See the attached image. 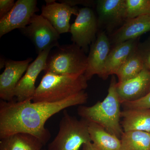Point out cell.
I'll return each instance as SVG.
<instances>
[{"label":"cell","mask_w":150,"mask_h":150,"mask_svg":"<svg viewBox=\"0 0 150 150\" xmlns=\"http://www.w3.org/2000/svg\"><path fill=\"white\" fill-rule=\"evenodd\" d=\"M98 27H103L112 33L128 19L126 0L96 1Z\"/></svg>","instance_id":"9c48e42d"},{"label":"cell","mask_w":150,"mask_h":150,"mask_svg":"<svg viewBox=\"0 0 150 150\" xmlns=\"http://www.w3.org/2000/svg\"><path fill=\"white\" fill-rule=\"evenodd\" d=\"M32 60V58H30L23 61H6L5 69L0 75V98L1 100H13L16 87Z\"/></svg>","instance_id":"8fae6325"},{"label":"cell","mask_w":150,"mask_h":150,"mask_svg":"<svg viewBox=\"0 0 150 150\" xmlns=\"http://www.w3.org/2000/svg\"><path fill=\"white\" fill-rule=\"evenodd\" d=\"M91 142L88 131V123L85 119L70 115L67 110L59 125V131L48 150H79L84 144Z\"/></svg>","instance_id":"5b68a950"},{"label":"cell","mask_w":150,"mask_h":150,"mask_svg":"<svg viewBox=\"0 0 150 150\" xmlns=\"http://www.w3.org/2000/svg\"><path fill=\"white\" fill-rule=\"evenodd\" d=\"M110 46L109 37L105 32H100L91 46L87 57V67L84 75L88 81L95 75L102 77L105 62L111 50Z\"/></svg>","instance_id":"4fadbf2b"},{"label":"cell","mask_w":150,"mask_h":150,"mask_svg":"<svg viewBox=\"0 0 150 150\" xmlns=\"http://www.w3.org/2000/svg\"><path fill=\"white\" fill-rule=\"evenodd\" d=\"M138 44L137 39L128 40L113 46L108 56L101 78L106 79L110 75L116 74L120 67L137 50Z\"/></svg>","instance_id":"2e32d148"},{"label":"cell","mask_w":150,"mask_h":150,"mask_svg":"<svg viewBox=\"0 0 150 150\" xmlns=\"http://www.w3.org/2000/svg\"><path fill=\"white\" fill-rule=\"evenodd\" d=\"M21 30L32 41L38 54L48 48L59 46L60 34L41 15L35 14L29 24Z\"/></svg>","instance_id":"8992f818"},{"label":"cell","mask_w":150,"mask_h":150,"mask_svg":"<svg viewBox=\"0 0 150 150\" xmlns=\"http://www.w3.org/2000/svg\"><path fill=\"white\" fill-rule=\"evenodd\" d=\"M137 51L142 57L145 67L150 71V37L138 44Z\"/></svg>","instance_id":"603a6c76"},{"label":"cell","mask_w":150,"mask_h":150,"mask_svg":"<svg viewBox=\"0 0 150 150\" xmlns=\"http://www.w3.org/2000/svg\"><path fill=\"white\" fill-rule=\"evenodd\" d=\"M42 150H45V149H43Z\"/></svg>","instance_id":"83f0119b"},{"label":"cell","mask_w":150,"mask_h":150,"mask_svg":"<svg viewBox=\"0 0 150 150\" xmlns=\"http://www.w3.org/2000/svg\"><path fill=\"white\" fill-rule=\"evenodd\" d=\"M88 95L85 91L62 101L54 103L24 101H0V139L18 133L29 134L45 145L51 139L45 127L46 121L56 113L68 108L86 103Z\"/></svg>","instance_id":"6da1fadb"},{"label":"cell","mask_w":150,"mask_h":150,"mask_svg":"<svg viewBox=\"0 0 150 150\" xmlns=\"http://www.w3.org/2000/svg\"><path fill=\"white\" fill-rule=\"evenodd\" d=\"M121 104L125 109H150V91L146 96L139 99L131 102L123 103Z\"/></svg>","instance_id":"cb8c5ba5"},{"label":"cell","mask_w":150,"mask_h":150,"mask_svg":"<svg viewBox=\"0 0 150 150\" xmlns=\"http://www.w3.org/2000/svg\"><path fill=\"white\" fill-rule=\"evenodd\" d=\"M123 132L144 131L150 133V109L131 108L121 111Z\"/></svg>","instance_id":"e0dca14e"},{"label":"cell","mask_w":150,"mask_h":150,"mask_svg":"<svg viewBox=\"0 0 150 150\" xmlns=\"http://www.w3.org/2000/svg\"><path fill=\"white\" fill-rule=\"evenodd\" d=\"M42 6L41 15L46 19L59 34L69 32L70 20L72 15L77 16V8L64 3H57L54 0H46Z\"/></svg>","instance_id":"7c38bea8"},{"label":"cell","mask_w":150,"mask_h":150,"mask_svg":"<svg viewBox=\"0 0 150 150\" xmlns=\"http://www.w3.org/2000/svg\"><path fill=\"white\" fill-rule=\"evenodd\" d=\"M127 18L150 15V0H126Z\"/></svg>","instance_id":"7402d4cb"},{"label":"cell","mask_w":150,"mask_h":150,"mask_svg":"<svg viewBox=\"0 0 150 150\" xmlns=\"http://www.w3.org/2000/svg\"><path fill=\"white\" fill-rule=\"evenodd\" d=\"M116 89L121 104L140 99L150 91V71L144 67L138 76L118 83Z\"/></svg>","instance_id":"5bb4252c"},{"label":"cell","mask_w":150,"mask_h":150,"mask_svg":"<svg viewBox=\"0 0 150 150\" xmlns=\"http://www.w3.org/2000/svg\"><path fill=\"white\" fill-rule=\"evenodd\" d=\"M88 131L94 150H120L121 141L101 126L88 122Z\"/></svg>","instance_id":"d6986e66"},{"label":"cell","mask_w":150,"mask_h":150,"mask_svg":"<svg viewBox=\"0 0 150 150\" xmlns=\"http://www.w3.org/2000/svg\"><path fill=\"white\" fill-rule=\"evenodd\" d=\"M107 96L91 106L81 105L78 113L88 122L96 123L110 134L121 139L123 133L120 124L121 101L116 89L117 82L112 75Z\"/></svg>","instance_id":"7a4b0ae2"},{"label":"cell","mask_w":150,"mask_h":150,"mask_svg":"<svg viewBox=\"0 0 150 150\" xmlns=\"http://www.w3.org/2000/svg\"><path fill=\"white\" fill-rule=\"evenodd\" d=\"M84 74L63 76L45 73L35 90L33 102L54 103L85 91L88 86Z\"/></svg>","instance_id":"3957f363"},{"label":"cell","mask_w":150,"mask_h":150,"mask_svg":"<svg viewBox=\"0 0 150 150\" xmlns=\"http://www.w3.org/2000/svg\"><path fill=\"white\" fill-rule=\"evenodd\" d=\"M51 49L48 48L38 54L35 61L29 65L15 89L14 96L17 101L20 102L28 99L32 100L36 88L35 81L40 73L46 69L47 59Z\"/></svg>","instance_id":"30bf717a"},{"label":"cell","mask_w":150,"mask_h":150,"mask_svg":"<svg viewBox=\"0 0 150 150\" xmlns=\"http://www.w3.org/2000/svg\"><path fill=\"white\" fill-rule=\"evenodd\" d=\"M150 31V15L128 19L123 25L110 35V44L113 46L128 40L138 39Z\"/></svg>","instance_id":"9a60e30c"},{"label":"cell","mask_w":150,"mask_h":150,"mask_svg":"<svg viewBox=\"0 0 150 150\" xmlns=\"http://www.w3.org/2000/svg\"><path fill=\"white\" fill-rule=\"evenodd\" d=\"M120 150H150V133L144 131L124 132Z\"/></svg>","instance_id":"ffe728a7"},{"label":"cell","mask_w":150,"mask_h":150,"mask_svg":"<svg viewBox=\"0 0 150 150\" xmlns=\"http://www.w3.org/2000/svg\"><path fill=\"white\" fill-rule=\"evenodd\" d=\"M87 67V57L83 49L73 43L56 47L48 56L45 73L63 76L84 74Z\"/></svg>","instance_id":"277c9868"},{"label":"cell","mask_w":150,"mask_h":150,"mask_svg":"<svg viewBox=\"0 0 150 150\" xmlns=\"http://www.w3.org/2000/svg\"><path fill=\"white\" fill-rule=\"evenodd\" d=\"M144 67L142 57L137 49L117 71L115 75L118 77V83H120L135 77L141 72Z\"/></svg>","instance_id":"44dd1931"},{"label":"cell","mask_w":150,"mask_h":150,"mask_svg":"<svg viewBox=\"0 0 150 150\" xmlns=\"http://www.w3.org/2000/svg\"><path fill=\"white\" fill-rule=\"evenodd\" d=\"M60 2L66 3L71 7H74V6L77 4H82L87 6H91L93 4V2L92 1H73V0H64V1H60Z\"/></svg>","instance_id":"484cf974"},{"label":"cell","mask_w":150,"mask_h":150,"mask_svg":"<svg viewBox=\"0 0 150 150\" xmlns=\"http://www.w3.org/2000/svg\"><path fill=\"white\" fill-rule=\"evenodd\" d=\"M36 0H18L8 13L0 19V37L14 29L27 26L39 11Z\"/></svg>","instance_id":"ba28073f"},{"label":"cell","mask_w":150,"mask_h":150,"mask_svg":"<svg viewBox=\"0 0 150 150\" xmlns=\"http://www.w3.org/2000/svg\"><path fill=\"white\" fill-rule=\"evenodd\" d=\"M82 146L83 150H94L91 142L84 144Z\"/></svg>","instance_id":"4316f807"},{"label":"cell","mask_w":150,"mask_h":150,"mask_svg":"<svg viewBox=\"0 0 150 150\" xmlns=\"http://www.w3.org/2000/svg\"><path fill=\"white\" fill-rule=\"evenodd\" d=\"M15 3L14 0L0 1V19L2 18L9 12Z\"/></svg>","instance_id":"d4e9b609"},{"label":"cell","mask_w":150,"mask_h":150,"mask_svg":"<svg viewBox=\"0 0 150 150\" xmlns=\"http://www.w3.org/2000/svg\"><path fill=\"white\" fill-rule=\"evenodd\" d=\"M76 16L70 28L71 40L87 52L89 45L96 40L98 27L97 18L93 11L87 7L79 9Z\"/></svg>","instance_id":"52a82bcc"},{"label":"cell","mask_w":150,"mask_h":150,"mask_svg":"<svg viewBox=\"0 0 150 150\" xmlns=\"http://www.w3.org/2000/svg\"><path fill=\"white\" fill-rule=\"evenodd\" d=\"M44 145L37 137L27 133H16L0 139V150H42Z\"/></svg>","instance_id":"ac0fdd59"}]
</instances>
